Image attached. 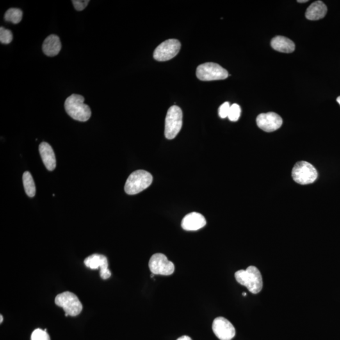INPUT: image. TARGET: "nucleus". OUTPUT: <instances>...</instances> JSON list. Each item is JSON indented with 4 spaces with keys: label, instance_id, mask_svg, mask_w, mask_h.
I'll use <instances>...</instances> for the list:
<instances>
[{
    "label": "nucleus",
    "instance_id": "nucleus-17",
    "mask_svg": "<svg viewBox=\"0 0 340 340\" xmlns=\"http://www.w3.org/2000/svg\"><path fill=\"white\" fill-rule=\"evenodd\" d=\"M271 45L275 51L291 53L295 50V44L293 41L284 36H277L271 41Z\"/></svg>",
    "mask_w": 340,
    "mask_h": 340
},
{
    "label": "nucleus",
    "instance_id": "nucleus-25",
    "mask_svg": "<svg viewBox=\"0 0 340 340\" xmlns=\"http://www.w3.org/2000/svg\"><path fill=\"white\" fill-rule=\"evenodd\" d=\"M177 340H192L191 339L190 337H189L188 336H183L182 337H180L179 339H177Z\"/></svg>",
    "mask_w": 340,
    "mask_h": 340
},
{
    "label": "nucleus",
    "instance_id": "nucleus-28",
    "mask_svg": "<svg viewBox=\"0 0 340 340\" xmlns=\"http://www.w3.org/2000/svg\"><path fill=\"white\" fill-rule=\"evenodd\" d=\"M337 101L338 103H339V104L340 106V97L337 98Z\"/></svg>",
    "mask_w": 340,
    "mask_h": 340
},
{
    "label": "nucleus",
    "instance_id": "nucleus-15",
    "mask_svg": "<svg viewBox=\"0 0 340 340\" xmlns=\"http://www.w3.org/2000/svg\"><path fill=\"white\" fill-rule=\"evenodd\" d=\"M60 38L58 36L52 34L45 38L42 44V51L45 55L54 57L58 55L61 49Z\"/></svg>",
    "mask_w": 340,
    "mask_h": 340
},
{
    "label": "nucleus",
    "instance_id": "nucleus-6",
    "mask_svg": "<svg viewBox=\"0 0 340 340\" xmlns=\"http://www.w3.org/2000/svg\"><path fill=\"white\" fill-rule=\"evenodd\" d=\"M294 181L301 185L313 183L318 178V172L307 161H300L294 166L292 172Z\"/></svg>",
    "mask_w": 340,
    "mask_h": 340
},
{
    "label": "nucleus",
    "instance_id": "nucleus-23",
    "mask_svg": "<svg viewBox=\"0 0 340 340\" xmlns=\"http://www.w3.org/2000/svg\"><path fill=\"white\" fill-rule=\"evenodd\" d=\"M230 104L229 102H225L219 109V115L222 118L228 117L230 111Z\"/></svg>",
    "mask_w": 340,
    "mask_h": 340
},
{
    "label": "nucleus",
    "instance_id": "nucleus-19",
    "mask_svg": "<svg viewBox=\"0 0 340 340\" xmlns=\"http://www.w3.org/2000/svg\"><path fill=\"white\" fill-rule=\"evenodd\" d=\"M23 12L19 8H11L6 11L4 19L6 22H10L14 24H19L22 19Z\"/></svg>",
    "mask_w": 340,
    "mask_h": 340
},
{
    "label": "nucleus",
    "instance_id": "nucleus-21",
    "mask_svg": "<svg viewBox=\"0 0 340 340\" xmlns=\"http://www.w3.org/2000/svg\"><path fill=\"white\" fill-rule=\"evenodd\" d=\"M241 115V107L238 104H232L230 107V111L228 118L232 122L238 120Z\"/></svg>",
    "mask_w": 340,
    "mask_h": 340
},
{
    "label": "nucleus",
    "instance_id": "nucleus-9",
    "mask_svg": "<svg viewBox=\"0 0 340 340\" xmlns=\"http://www.w3.org/2000/svg\"><path fill=\"white\" fill-rule=\"evenodd\" d=\"M181 44L177 39H169L165 41L154 50L153 56L158 61L170 60L179 53Z\"/></svg>",
    "mask_w": 340,
    "mask_h": 340
},
{
    "label": "nucleus",
    "instance_id": "nucleus-10",
    "mask_svg": "<svg viewBox=\"0 0 340 340\" xmlns=\"http://www.w3.org/2000/svg\"><path fill=\"white\" fill-rule=\"evenodd\" d=\"M212 330L220 340H231L236 335L234 326L223 317H218L212 323Z\"/></svg>",
    "mask_w": 340,
    "mask_h": 340
},
{
    "label": "nucleus",
    "instance_id": "nucleus-11",
    "mask_svg": "<svg viewBox=\"0 0 340 340\" xmlns=\"http://www.w3.org/2000/svg\"><path fill=\"white\" fill-rule=\"evenodd\" d=\"M282 123L281 117L274 113H261L257 118L258 126L267 132L277 131L282 126Z\"/></svg>",
    "mask_w": 340,
    "mask_h": 340
},
{
    "label": "nucleus",
    "instance_id": "nucleus-12",
    "mask_svg": "<svg viewBox=\"0 0 340 340\" xmlns=\"http://www.w3.org/2000/svg\"><path fill=\"white\" fill-rule=\"evenodd\" d=\"M84 263L86 266L93 270L100 268V275L102 279L107 280L111 277V272L109 269L108 260L106 256L93 254L86 258Z\"/></svg>",
    "mask_w": 340,
    "mask_h": 340
},
{
    "label": "nucleus",
    "instance_id": "nucleus-16",
    "mask_svg": "<svg viewBox=\"0 0 340 340\" xmlns=\"http://www.w3.org/2000/svg\"><path fill=\"white\" fill-rule=\"evenodd\" d=\"M327 11V6L323 1H314L307 9L305 17L309 20H320L325 17Z\"/></svg>",
    "mask_w": 340,
    "mask_h": 340
},
{
    "label": "nucleus",
    "instance_id": "nucleus-18",
    "mask_svg": "<svg viewBox=\"0 0 340 340\" xmlns=\"http://www.w3.org/2000/svg\"><path fill=\"white\" fill-rule=\"evenodd\" d=\"M23 183L25 191L30 197H33L36 195V186L31 173L26 172L23 175Z\"/></svg>",
    "mask_w": 340,
    "mask_h": 340
},
{
    "label": "nucleus",
    "instance_id": "nucleus-29",
    "mask_svg": "<svg viewBox=\"0 0 340 340\" xmlns=\"http://www.w3.org/2000/svg\"><path fill=\"white\" fill-rule=\"evenodd\" d=\"M243 295L244 296H246V295H247V294H246V293H243Z\"/></svg>",
    "mask_w": 340,
    "mask_h": 340
},
{
    "label": "nucleus",
    "instance_id": "nucleus-2",
    "mask_svg": "<svg viewBox=\"0 0 340 340\" xmlns=\"http://www.w3.org/2000/svg\"><path fill=\"white\" fill-rule=\"evenodd\" d=\"M83 96L73 94L67 98L65 103L66 113L74 119L86 122L90 119L92 111L90 107L84 103Z\"/></svg>",
    "mask_w": 340,
    "mask_h": 340
},
{
    "label": "nucleus",
    "instance_id": "nucleus-1",
    "mask_svg": "<svg viewBox=\"0 0 340 340\" xmlns=\"http://www.w3.org/2000/svg\"><path fill=\"white\" fill-rule=\"evenodd\" d=\"M236 281L248 289L252 294L259 293L263 288V279L256 266H248L246 270H240L235 273Z\"/></svg>",
    "mask_w": 340,
    "mask_h": 340
},
{
    "label": "nucleus",
    "instance_id": "nucleus-20",
    "mask_svg": "<svg viewBox=\"0 0 340 340\" xmlns=\"http://www.w3.org/2000/svg\"><path fill=\"white\" fill-rule=\"evenodd\" d=\"M13 40V34L10 30L1 27L0 28V42L1 44H8Z\"/></svg>",
    "mask_w": 340,
    "mask_h": 340
},
{
    "label": "nucleus",
    "instance_id": "nucleus-26",
    "mask_svg": "<svg viewBox=\"0 0 340 340\" xmlns=\"http://www.w3.org/2000/svg\"><path fill=\"white\" fill-rule=\"evenodd\" d=\"M298 3H306L308 2V0H298Z\"/></svg>",
    "mask_w": 340,
    "mask_h": 340
},
{
    "label": "nucleus",
    "instance_id": "nucleus-4",
    "mask_svg": "<svg viewBox=\"0 0 340 340\" xmlns=\"http://www.w3.org/2000/svg\"><path fill=\"white\" fill-rule=\"evenodd\" d=\"M55 303L59 307L63 308L66 316H77L83 309V305L77 297L69 291L58 294L56 297Z\"/></svg>",
    "mask_w": 340,
    "mask_h": 340
},
{
    "label": "nucleus",
    "instance_id": "nucleus-24",
    "mask_svg": "<svg viewBox=\"0 0 340 340\" xmlns=\"http://www.w3.org/2000/svg\"><path fill=\"white\" fill-rule=\"evenodd\" d=\"M89 2H90L89 0H74L72 1L75 8L77 11L83 10L87 6Z\"/></svg>",
    "mask_w": 340,
    "mask_h": 340
},
{
    "label": "nucleus",
    "instance_id": "nucleus-3",
    "mask_svg": "<svg viewBox=\"0 0 340 340\" xmlns=\"http://www.w3.org/2000/svg\"><path fill=\"white\" fill-rule=\"evenodd\" d=\"M152 177L145 170H137L130 175L125 185V191L129 195H135L141 192L151 186Z\"/></svg>",
    "mask_w": 340,
    "mask_h": 340
},
{
    "label": "nucleus",
    "instance_id": "nucleus-27",
    "mask_svg": "<svg viewBox=\"0 0 340 340\" xmlns=\"http://www.w3.org/2000/svg\"><path fill=\"white\" fill-rule=\"evenodd\" d=\"M3 321V316H2V315L0 316V323H2V322Z\"/></svg>",
    "mask_w": 340,
    "mask_h": 340
},
{
    "label": "nucleus",
    "instance_id": "nucleus-8",
    "mask_svg": "<svg viewBox=\"0 0 340 340\" xmlns=\"http://www.w3.org/2000/svg\"><path fill=\"white\" fill-rule=\"evenodd\" d=\"M149 268L154 275H171L175 271L174 264L162 253H156L151 257Z\"/></svg>",
    "mask_w": 340,
    "mask_h": 340
},
{
    "label": "nucleus",
    "instance_id": "nucleus-14",
    "mask_svg": "<svg viewBox=\"0 0 340 340\" xmlns=\"http://www.w3.org/2000/svg\"><path fill=\"white\" fill-rule=\"evenodd\" d=\"M39 152L43 163L49 171L56 168V159L53 150L49 144L43 142L39 145Z\"/></svg>",
    "mask_w": 340,
    "mask_h": 340
},
{
    "label": "nucleus",
    "instance_id": "nucleus-5",
    "mask_svg": "<svg viewBox=\"0 0 340 340\" xmlns=\"http://www.w3.org/2000/svg\"><path fill=\"white\" fill-rule=\"evenodd\" d=\"M196 75L198 79L205 81L225 79L229 76L227 70L214 63H206L198 66Z\"/></svg>",
    "mask_w": 340,
    "mask_h": 340
},
{
    "label": "nucleus",
    "instance_id": "nucleus-13",
    "mask_svg": "<svg viewBox=\"0 0 340 340\" xmlns=\"http://www.w3.org/2000/svg\"><path fill=\"white\" fill-rule=\"evenodd\" d=\"M206 225V220L201 214L191 212L184 217L182 227L186 230H197Z\"/></svg>",
    "mask_w": 340,
    "mask_h": 340
},
{
    "label": "nucleus",
    "instance_id": "nucleus-7",
    "mask_svg": "<svg viewBox=\"0 0 340 340\" xmlns=\"http://www.w3.org/2000/svg\"><path fill=\"white\" fill-rule=\"evenodd\" d=\"M183 113L178 106L168 109L165 119V135L168 139H173L179 133L182 127Z\"/></svg>",
    "mask_w": 340,
    "mask_h": 340
},
{
    "label": "nucleus",
    "instance_id": "nucleus-22",
    "mask_svg": "<svg viewBox=\"0 0 340 340\" xmlns=\"http://www.w3.org/2000/svg\"><path fill=\"white\" fill-rule=\"evenodd\" d=\"M31 340H51L49 335L44 330L36 329L31 336Z\"/></svg>",
    "mask_w": 340,
    "mask_h": 340
}]
</instances>
